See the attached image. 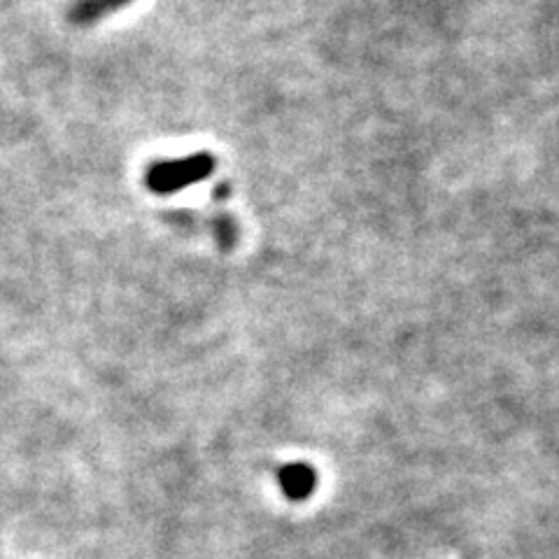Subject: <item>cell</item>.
Instances as JSON below:
<instances>
[{"mask_svg": "<svg viewBox=\"0 0 559 559\" xmlns=\"http://www.w3.org/2000/svg\"><path fill=\"white\" fill-rule=\"evenodd\" d=\"M217 161L210 152H196L182 159H166L157 161L147 168L145 173V187L152 194L171 196L178 191H185L198 182L208 180L215 173Z\"/></svg>", "mask_w": 559, "mask_h": 559, "instance_id": "cell-1", "label": "cell"}, {"mask_svg": "<svg viewBox=\"0 0 559 559\" xmlns=\"http://www.w3.org/2000/svg\"><path fill=\"white\" fill-rule=\"evenodd\" d=\"M278 483L289 501H306L317 487V473L306 462H289L278 471Z\"/></svg>", "mask_w": 559, "mask_h": 559, "instance_id": "cell-2", "label": "cell"}, {"mask_svg": "<svg viewBox=\"0 0 559 559\" xmlns=\"http://www.w3.org/2000/svg\"><path fill=\"white\" fill-rule=\"evenodd\" d=\"M131 3L133 0H77V3L70 7L68 17L77 26H89L94 24V21L108 17L110 12L122 10V7Z\"/></svg>", "mask_w": 559, "mask_h": 559, "instance_id": "cell-3", "label": "cell"}]
</instances>
